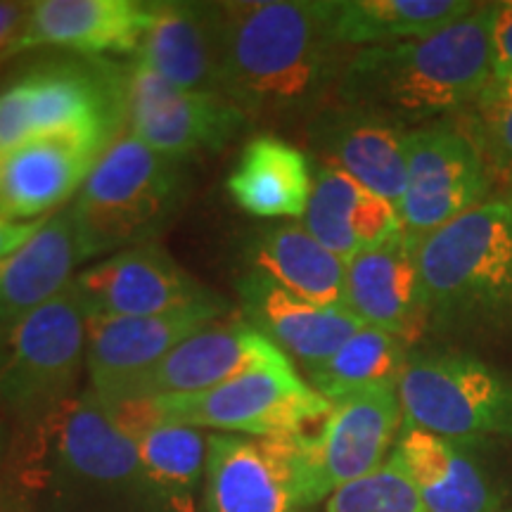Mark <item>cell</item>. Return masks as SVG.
<instances>
[{
  "mask_svg": "<svg viewBox=\"0 0 512 512\" xmlns=\"http://www.w3.org/2000/svg\"><path fill=\"white\" fill-rule=\"evenodd\" d=\"M29 8L31 3H27V0H0V57L15 43L19 31L24 29Z\"/></svg>",
  "mask_w": 512,
  "mask_h": 512,
  "instance_id": "cell-34",
  "label": "cell"
},
{
  "mask_svg": "<svg viewBox=\"0 0 512 512\" xmlns=\"http://www.w3.org/2000/svg\"><path fill=\"white\" fill-rule=\"evenodd\" d=\"M124 434L136 444L147 477L169 508L174 512H200L207 465V439L202 430L152 418L138 422Z\"/></svg>",
  "mask_w": 512,
  "mask_h": 512,
  "instance_id": "cell-29",
  "label": "cell"
},
{
  "mask_svg": "<svg viewBox=\"0 0 512 512\" xmlns=\"http://www.w3.org/2000/svg\"><path fill=\"white\" fill-rule=\"evenodd\" d=\"M107 145L81 136H48L0 152V216L46 219L91 176Z\"/></svg>",
  "mask_w": 512,
  "mask_h": 512,
  "instance_id": "cell-18",
  "label": "cell"
},
{
  "mask_svg": "<svg viewBox=\"0 0 512 512\" xmlns=\"http://www.w3.org/2000/svg\"><path fill=\"white\" fill-rule=\"evenodd\" d=\"M427 512H496L498 498L460 444L403 425L392 456Z\"/></svg>",
  "mask_w": 512,
  "mask_h": 512,
  "instance_id": "cell-26",
  "label": "cell"
},
{
  "mask_svg": "<svg viewBox=\"0 0 512 512\" xmlns=\"http://www.w3.org/2000/svg\"><path fill=\"white\" fill-rule=\"evenodd\" d=\"M128 67L105 57H55L0 88V152L48 136L110 147L126 133Z\"/></svg>",
  "mask_w": 512,
  "mask_h": 512,
  "instance_id": "cell-6",
  "label": "cell"
},
{
  "mask_svg": "<svg viewBox=\"0 0 512 512\" xmlns=\"http://www.w3.org/2000/svg\"><path fill=\"white\" fill-rule=\"evenodd\" d=\"M347 309L363 325L389 332L408 347L430 328L413 240L401 233L347 261Z\"/></svg>",
  "mask_w": 512,
  "mask_h": 512,
  "instance_id": "cell-21",
  "label": "cell"
},
{
  "mask_svg": "<svg viewBox=\"0 0 512 512\" xmlns=\"http://www.w3.org/2000/svg\"><path fill=\"white\" fill-rule=\"evenodd\" d=\"M155 0H31L29 17L0 64L38 48L79 57L136 55Z\"/></svg>",
  "mask_w": 512,
  "mask_h": 512,
  "instance_id": "cell-17",
  "label": "cell"
},
{
  "mask_svg": "<svg viewBox=\"0 0 512 512\" xmlns=\"http://www.w3.org/2000/svg\"><path fill=\"white\" fill-rule=\"evenodd\" d=\"M252 121L226 95L183 91L140 64H128L126 133L159 155L219 152Z\"/></svg>",
  "mask_w": 512,
  "mask_h": 512,
  "instance_id": "cell-12",
  "label": "cell"
},
{
  "mask_svg": "<svg viewBox=\"0 0 512 512\" xmlns=\"http://www.w3.org/2000/svg\"><path fill=\"white\" fill-rule=\"evenodd\" d=\"M216 24L219 91L252 124L311 110L349 60L332 31V0H223Z\"/></svg>",
  "mask_w": 512,
  "mask_h": 512,
  "instance_id": "cell-1",
  "label": "cell"
},
{
  "mask_svg": "<svg viewBox=\"0 0 512 512\" xmlns=\"http://www.w3.org/2000/svg\"><path fill=\"white\" fill-rule=\"evenodd\" d=\"M204 512H309L294 463V434L254 439L209 434Z\"/></svg>",
  "mask_w": 512,
  "mask_h": 512,
  "instance_id": "cell-14",
  "label": "cell"
},
{
  "mask_svg": "<svg viewBox=\"0 0 512 512\" xmlns=\"http://www.w3.org/2000/svg\"><path fill=\"white\" fill-rule=\"evenodd\" d=\"M477 8L470 0H332V31L342 48L415 41Z\"/></svg>",
  "mask_w": 512,
  "mask_h": 512,
  "instance_id": "cell-28",
  "label": "cell"
},
{
  "mask_svg": "<svg viewBox=\"0 0 512 512\" xmlns=\"http://www.w3.org/2000/svg\"><path fill=\"white\" fill-rule=\"evenodd\" d=\"M401 427L399 384H389L332 403L316 434H294V463L306 505L316 508L335 491L380 470Z\"/></svg>",
  "mask_w": 512,
  "mask_h": 512,
  "instance_id": "cell-10",
  "label": "cell"
},
{
  "mask_svg": "<svg viewBox=\"0 0 512 512\" xmlns=\"http://www.w3.org/2000/svg\"><path fill=\"white\" fill-rule=\"evenodd\" d=\"M325 512H427L411 479L392 458L373 475L351 482L325 501Z\"/></svg>",
  "mask_w": 512,
  "mask_h": 512,
  "instance_id": "cell-31",
  "label": "cell"
},
{
  "mask_svg": "<svg viewBox=\"0 0 512 512\" xmlns=\"http://www.w3.org/2000/svg\"><path fill=\"white\" fill-rule=\"evenodd\" d=\"M226 190L235 207L254 219L302 221L313 190L311 162L297 145L259 133L240 150Z\"/></svg>",
  "mask_w": 512,
  "mask_h": 512,
  "instance_id": "cell-25",
  "label": "cell"
},
{
  "mask_svg": "<svg viewBox=\"0 0 512 512\" xmlns=\"http://www.w3.org/2000/svg\"><path fill=\"white\" fill-rule=\"evenodd\" d=\"M133 64L183 91L221 93L216 3L155 0V19L133 55Z\"/></svg>",
  "mask_w": 512,
  "mask_h": 512,
  "instance_id": "cell-22",
  "label": "cell"
},
{
  "mask_svg": "<svg viewBox=\"0 0 512 512\" xmlns=\"http://www.w3.org/2000/svg\"><path fill=\"white\" fill-rule=\"evenodd\" d=\"M230 304L211 297L183 309L136 318H86V368L100 401L119 399L178 344L216 320Z\"/></svg>",
  "mask_w": 512,
  "mask_h": 512,
  "instance_id": "cell-13",
  "label": "cell"
},
{
  "mask_svg": "<svg viewBox=\"0 0 512 512\" xmlns=\"http://www.w3.org/2000/svg\"><path fill=\"white\" fill-rule=\"evenodd\" d=\"M510 512H512V510H510Z\"/></svg>",
  "mask_w": 512,
  "mask_h": 512,
  "instance_id": "cell-37",
  "label": "cell"
},
{
  "mask_svg": "<svg viewBox=\"0 0 512 512\" xmlns=\"http://www.w3.org/2000/svg\"><path fill=\"white\" fill-rule=\"evenodd\" d=\"M247 271L264 275L294 297L347 309V261L325 249L299 221L254 230L242 247Z\"/></svg>",
  "mask_w": 512,
  "mask_h": 512,
  "instance_id": "cell-24",
  "label": "cell"
},
{
  "mask_svg": "<svg viewBox=\"0 0 512 512\" xmlns=\"http://www.w3.org/2000/svg\"><path fill=\"white\" fill-rule=\"evenodd\" d=\"M309 138L323 164L399 207L408 174V131L399 121L342 102L311 121Z\"/></svg>",
  "mask_w": 512,
  "mask_h": 512,
  "instance_id": "cell-19",
  "label": "cell"
},
{
  "mask_svg": "<svg viewBox=\"0 0 512 512\" xmlns=\"http://www.w3.org/2000/svg\"><path fill=\"white\" fill-rule=\"evenodd\" d=\"M242 318L304 370L328 361L335 351L366 325L349 309L318 306L294 297L264 275L245 271L238 278Z\"/></svg>",
  "mask_w": 512,
  "mask_h": 512,
  "instance_id": "cell-20",
  "label": "cell"
},
{
  "mask_svg": "<svg viewBox=\"0 0 512 512\" xmlns=\"http://www.w3.org/2000/svg\"><path fill=\"white\" fill-rule=\"evenodd\" d=\"M10 420L5 418V413L0 411V482H3L5 470H8V460H10Z\"/></svg>",
  "mask_w": 512,
  "mask_h": 512,
  "instance_id": "cell-36",
  "label": "cell"
},
{
  "mask_svg": "<svg viewBox=\"0 0 512 512\" xmlns=\"http://www.w3.org/2000/svg\"><path fill=\"white\" fill-rule=\"evenodd\" d=\"M299 223L342 261L387 245L403 233L396 204L330 164H318L313 171L311 200Z\"/></svg>",
  "mask_w": 512,
  "mask_h": 512,
  "instance_id": "cell-23",
  "label": "cell"
},
{
  "mask_svg": "<svg viewBox=\"0 0 512 512\" xmlns=\"http://www.w3.org/2000/svg\"><path fill=\"white\" fill-rule=\"evenodd\" d=\"M430 325L479 328L512 318V197H489L415 242Z\"/></svg>",
  "mask_w": 512,
  "mask_h": 512,
  "instance_id": "cell-4",
  "label": "cell"
},
{
  "mask_svg": "<svg viewBox=\"0 0 512 512\" xmlns=\"http://www.w3.org/2000/svg\"><path fill=\"white\" fill-rule=\"evenodd\" d=\"M46 221L48 216L46 219H36V221H10L0 216V259L12 252H17L19 247L27 245L38 230L43 228V223Z\"/></svg>",
  "mask_w": 512,
  "mask_h": 512,
  "instance_id": "cell-35",
  "label": "cell"
},
{
  "mask_svg": "<svg viewBox=\"0 0 512 512\" xmlns=\"http://www.w3.org/2000/svg\"><path fill=\"white\" fill-rule=\"evenodd\" d=\"M290 363L292 358L245 318H221L178 344L126 394L112 401L200 394L252 368H280Z\"/></svg>",
  "mask_w": 512,
  "mask_h": 512,
  "instance_id": "cell-16",
  "label": "cell"
},
{
  "mask_svg": "<svg viewBox=\"0 0 512 512\" xmlns=\"http://www.w3.org/2000/svg\"><path fill=\"white\" fill-rule=\"evenodd\" d=\"M491 171L477 140L451 126L408 131L406 190L399 202L403 235L420 242L489 200Z\"/></svg>",
  "mask_w": 512,
  "mask_h": 512,
  "instance_id": "cell-11",
  "label": "cell"
},
{
  "mask_svg": "<svg viewBox=\"0 0 512 512\" xmlns=\"http://www.w3.org/2000/svg\"><path fill=\"white\" fill-rule=\"evenodd\" d=\"M150 401L162 422L254 439L309 432L332 411V403L297 373L294 363L252 368L200 394Z\"/></svg>",
  "mask_w": 512,
  "mask_h": 512,
  "instance_id": "cell-9",
  "label": "cell"
},
{
  "mask_svg": "<svg viewBox=\"0 0 512 512\" xmlns=\"http://www.w3.org/2000/svg\"><path fill=\"white\" fill-rule=\"evenodd\" d=\"M494 17L496 3H484L430 36L358 50L339 76V100L401 126L463 110L496 74Z\"/></svg>",
  "mask_w": 512,
  "mask_h": 512,
  "instance_id": "cell-3",
  "label": "cell"
},
{
  "mask_svg": "<svg viewBox=\"0 0 512 512\" xmlns=\"http://www.w3.org/2000/svg\"><path fill=\"white\" fill-rule=\"evenodd\" d=\"M86 318H136L169 313L216 297L157 242L124 249L74 278Z\"/></svg>",
  "mask_w": 512,
  "mask_h": 512,
  "instance_id": "cell-15",
  "label": "cell"
},
{
  "mask_svg": "<svg viewBox=\"0 0 512 512\" xmlns=\"http://www.w3.org/2000/svg\"><path fill=\"white\" fill-rule=\"evenodd\" d=\"M185 195L183 159L159 155L124 133L98 159L69 207L79 264L157 242L183 209Z\"/></svg>",
  "mask_w": 512,
  "mask_h": 512,
  "instance_id": "cell-5",
  "label": "cell"
},
{
  "mask_svg": "<svg viewBox=\"0 0 512 512\" xmlns=\"http://www.w3.org/2000/svg\"><path fill=\"white\" fill-rule=\"evenodd\" d=\"M403 425L453 444L512 437V382L467 354H411L399 377Z\"/></svg>",
  "mask_w": 512,
  "mask_h": 512,
  "instance_id": "cell-8",
  "label": "cell"
},
{
  "mask_svg": "<svg viewBox=\"0 0 512 512\" xmlns=\"http://www.w3.org/2000/svg\"><path fill=\"white\" fill-rule=\"evenodd\" d=\"M19 434L17 472L27 512H174L93 389Z\"/></svg>",
  "mask_w": 512,
  "mask_h": 512,
  "instance_id": "cell-2",
  "label": "cell"
},
{
  "mask_svg": "<svg viewBox=\"0 0 512 512\" xmlns=\"http://www.w3.org/2000/svg\"><path fill=\"white\" fill-rule=\"evenodd\" d=\"M494 57L498 74H512V0L496 3Z\"/></svg>",
  "mask_w": 512,
  "mask_h": 512,
  "instance_id": "cell-33",
  "label": "cell"
},
{
  "mask_svg": "<svg viewBox=\"0 0 512 512\" xmlns=\"http://www.w3.org/2000/svg\"><path fill=\"white\" fill-rule=\"evenodd\" d=\"M477 145L512 178V74H494L475 102Z\"/></svg>",
  "mask_w": 512,
  "mask_h": 512,
  "instance_id": "cell-32",
  "label": "cell"
},
{
  "mask_svg": "<svg viewBox=\"0 0 512 512\" xmlns=\"http://www.w3.org/2000/svg\"><path fill=\"white\" fill-rule=\"evenodd\" d=\"M76 266L72 211L64 207L27 245L0 259V330L60 297L74 283Z\"/></svg>",
  "mask_w": 512,
  "mask_h": 512,
  "instance_id": "cell-27",
  "label": "cell"
},
{
  "mask_svg": "<svg viewBox=\"0 0 512 512\" xmlns=\"http://www.w3.org/2000/svg\"><path fill=\"white\" fill-rule=\"evenodd\" d=\"M86 313L72 285L41 309L0 330V411L19 432L41 427L81 392Z\"/></svg>",
  "mask_w": 512,
  "mask_h": 512,
  "instance_id": "cell-7",
  "label": "cell"
},
{
  "mask_svg": "<svg viewBox=\"0 0 512 512\" xmlns=\"http://www.w3.org/2000/svg\"><path fill=\"white\" fill-rule=\"evenodd\" d=\"M408 344L377 328H361L328 361L306 370V382L316 392L337 403L368 389L399 384L408 363Z\"/></svg>",
  "mask_w": 512,
  "mask_h": 512,
  "instance_id": "cell-30",
  "label": "cell"
}]
</instances>
